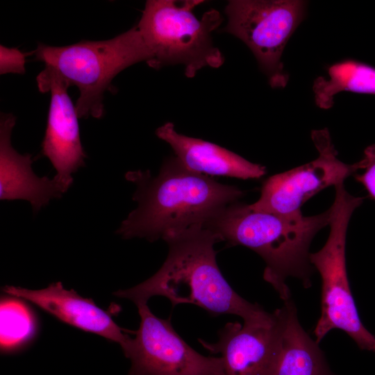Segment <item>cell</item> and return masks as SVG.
Masks as SVG:
<instances>
[{"label":"cell","mask_w":375,"mask_h":375,"mask_svg":"<svg viewBox=\"0 0 375 375\" xmlns=\"http://www.w3.org/2000/svg\"><path fill=\"white\" fill-rule=\"evenodd\" d=\"M364 172L356 174V180L361 183L369 197L375 200V144H371L365 148L362 158Z\"/></svg>","instance_id":"obj_19"},{"label":"cell","mask_w":375,"mask_h":375,"mask_svg":"<svg viewBox=\"0 0 375 375\" xmlns=\"http://www.w3.org/2000/svg\"><path fill=\"white\" fill-rule=\"evenodd\" d=\"M156 134L169 144L178 160L193 172L242 179L259 178L266 173L264 166L224 147L178 133L172 122L158 127Z\"/></svg>","instance_id":"obj_14"},{"label":"cell","mask_w":375,"mask_h":375,"mask_svg":"<svg viewBox=\"0 0 375 375\" xmlns=\"http://www.w3.org/2000/svg\"><path fill=\"white\" fill-rule=\"evenodd\" d=\"M281 308V351L274 375H333L318 343L301 326L290 299Z\"/></svg>","instance_id":"obj_15"},{"label":"cell","mask_w":375,"mask_h":375,"mask_svg":"<svg viewBox=\"0 0 375 375\" xmlns=\"http://www.w3.org/2000/svg\"><path fill=\"white\" fill-rule=\"evenodd\" d=\"M167 256L151 277L136 286L120 290L115 295L135 303L154 296L168 299L173 306L196 305L212 316L234 315L244 323L269 320L272 313L240 297L222 274L216 260V233L204 226H195L167 235Z\"/></svg>","instance_id":"obj_1"},{"label":"cell","mask_w":375,"mask_h":375,"mask_svg":"<svg viewBox=\"0 0 375 375\" xmlns=\"http://www.w3.org/2000/svg\"><path fill=\"white\" fill-rule=\"evenodd\" d=\"M135 305L140 326L122 349L131 362L128 375H225L221 357L196 351L174 329L170 317H158L147 302Z\"/></svg>","instance_id":"obj_8"},{"label":"cell","mask_w":375,"mask_h":375,"mask_svg":"<svg viewBox=\"0 0 375 375\" xmlns=\"http://www.w3.org/2000/svg\"><path fill=\"white\" fill-rule=\"evenodd\" d=\"M36 80L39 90L51 94L42 154L51 161L57 172L56 176L71 186L72 174L85 165L86 155L81 141L76 106L67 93L69 85L48 66Z\"/></svg>","instance_id":"obj_11"},{"label":"cell","mask_w":375,"mask_h":375,"mask_svg":"<svg viewBox=\"0 0 375 375\" xmlns=\"http://www.w3.org/2000/svg\"><path fill=\"white\" fill-rule=\"evenodd\" d=\"M36 60L44 62L79 90L76 108L79 118H100L103 94L120 72L147 62L151 53L137 26L109 40L81 41L64 47L38 44Z\"/></svg>","instance_id":"obj_5"},{"label":"cell","mask_w":375,"mask_h":375,"mask_svg":"<svg viewBox=\"0 0 375 375\" xmlns=\"http://www.w3.org/2000/svg\"><path fill=\"white\" fill-rule=\"evenodd\" d=\"M3 290L33 303L66 324L115 342L122 349L131 338L110 314L99 308L92 299L83 298L74 290L65 289L60 282L51 283L42 290L6 286Z\"/></svg>","instance_id":"obj_12"},{"label":"cell","mask_w":375,"mask_h":375,"mask_svg":"<svg viewBox=\"0 0 375 375\" xmlns=\"http://www.w3.org/2000/svg\"><path fill=\"white\" fill-rule=\"evenodd\" d=\"M19 299L7 297L1 301V349L3 352L18 349L35 333L34 317Z\"/></svg>","instance_id":"obj_17"},{"label":"cell","mask_w":375,"mask_h":375,"mask_svg":"<svg viewBox=\"0 0 375 375\" xmlns=\"http://www.w3.org/2000/svg\"><path fill=\"white\" fill-rule=\"evenodd\" d=\"M312 140L319 156L314 160L273 175L263 183L259 199L251 207L283 216L303 215L301 208L321 190L344 183L364 166L362 160L346 164L338 153L327 128L312 131Z\"/></svg>","instance_id":"obj_9"},{"label":"cell","mask_w":375,"mask_h":375,"mask_svg":"<svg viewBox=\"0 0 375 375\" xmlns=\"http://www.w3.org/2000/svg\"><path fill=\"white\" fill-rule=\"evenodd\" d=\"M28 53L17 48L0 46V74L8 73L24 74L25 73L26 58Z\"/></svg>","instance_id":"obj_18"},{"label":"cell","mask_w":375,"mask_h":375,"mask_svg":"<svg viewBox=\"0 0 375 375\" xmlns=\"http://www.w3.org/2000/svg\"><path fill=\"white\" fill-rule=\"evenodd\" d=\"M126 178L137 186L133 199L138 207L122 222L117 233L123 238L150 242L195 226H204L243 192L185 167L175 157L166 159L159 174L129 172Z\"/></svg>","instance_id":"obj_2"},{"label":"cell","mask_w":375,"mask_h":375,"mask_svg":"<svg viewBox=\"0 0 375 375\" xmlns=\"http://www.w3.org/2000/svg\"><path fill=\"white\" fill-rule=\"evenodd\" d=\"M16 118L1 114L0 120V199H24L34 212L47 205L51 199L60 198L70 185L56 176L38 177L32 169L29 153H19L11 144V133Z\"/></svg>","instance_id":"obj_13"},{"label":"cell","mask_w":375,"mask_h":375,"mask_svg":"<svg viewBox=\"0 0 375 375\" xmlns=\"http://www.w3.org/2000/svg\"><path fill=\"white\" fill-rule=\"evenodd\" d=\"M306 2L299 0H232L223 28L252 51L271 87L286 86L289 76L281 56L290 38L304 18Z\"/></svg>","instance_id":"obj_7"},{"label":"cell","mask_w":375,"mask_h":375,"mask_svg":"<svg viewBox=\"0 0 375 375\" xmlns=\"http://www.w3.org/2000/svg\"><path fill=\"white\" fill-rule=\"evenodd\" d=\"M330 209L312 216H283L256 210L238 201L231 203L206 227L230 245H242L257 253L265 261L264 279L286 301L290 292V276L310 285L309 247L315 235L328 226Z\"/></svg>","instance_id":"obj_3"},{"label":"cell","mask_w":375,"mask_h":375,"mask_svg":"<svg viewBox=\"0 0 375 375\" xmlns=\"http://www.w3.org/2000/svg\"><path fill=\"white\" fill-rule=\"evenodd\" d=\"M335 196L330 209V232L324 247L310 253L309 260L322 280L321 315L314 333L319 344L333 329L344 331L362 350L375 352V337L359 317L351 291L346 265V239L348 225L363 197H355L344 183L335 186Z\"/></svg>","instance_id":"obj_6"},{"label":"cell","mask_w":375,"mask_h":375,"mask_svg":"<svg viewBox=\"0 0 375 375\" xmlns=\"http://www.w3.org/2000/svg\"><path fill=\"white\" fill-rule=\"evenodd\" d=\"M282 308L265 322H228L218 332V340L201 345L212 354H220L225 375H274L281 351Z\"/></svg>","instance_id":"obj_10"},{"label":"cell","mask_w":375,"mask_h":375,"mask_svg":"<svg viewBox=\"0 0 375 375\" xmlns=\"http://www.w3.org/2000/svg\"><path fill=\"white\" fill-rule=\"evenodd\" d=\"M328 78H317L312 90L316 105L329 109L334 97L341 92L375 95V67L353 59L334 63L327 70Z\"/></svg>","instance_id":"obj_16"},{"label":"cell","mask_w":375,"mask_h":375,"mask_svg":"<svg viewBox=\"0 0 375 375\" xmlns=\"http://www.w3.org/2000/svg\"><path fill=\"white\" fill-rule=\"evenodd\" d=\"M201 0H149L137 25L151 58L147 65L155 69L182 65L185 75L194 77L206 67L218 68L224 58L214 46L212 33L223 21L211 9L197 18L193 10Z\"/></svg>","instance_id":"obj_4"}]
</instances>
